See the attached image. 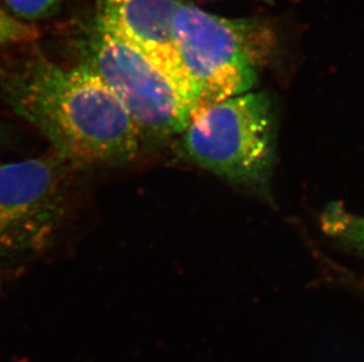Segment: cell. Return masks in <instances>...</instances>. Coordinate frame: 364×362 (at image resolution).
Here are the masks:
<instances>
[{"label":"cell","instance_id":"obj_1","mask_svg":"<svg viewBox=\"0 0 364 362\" xmlns=\"http://www.w3.org/2000/svg\"><path fill=\"white\" fill-rule=\"evenodd\" d=\"M4 92L66 163L82 166L132 160L139 132L121 102L89 66L63 67L36 58L9 75Z\"/></svg>","mask_w":364,"mask_h":362},{"label":"cell","instance_id":"obj_2","mask_svg":"<svg viewBox=\"0 0 364 362\" xmlns=\"http://www.w3.org/2000/svg\"><path fill=\"white\" fill-rule=\"evenodd\" d=\"M176 45L196 91L197 109L250 91L272 50L261 21L228 19L181 1L173 17Z\"/></svg>","mask_w":364,"mask_h":362},{"label":"cell","instance_id":"obj_3","mask_svg":"<svg viewBox=\"0 0 364 362\" xmlns=\"http://www.w3.org/2000/svg\"><path fill=\"white\" fill-rule=\"evenodd\" d=\"M182 134L184 153L197 166L251 190L268 184L276 120L265 93L249 91L198 109Z\"/></svg>","mask_w":364,"mask_h":362},{"label":"cell","instance_id":"obj_4","mask_svg":"<svg viewBox=\"0 0 364 362\" xmlns=\"http://www.w3.org/2000/svg\"><path fill=\"white\" fill-rule=\"evenodd\" d=\"M64 163L55 155L0 166V263L39 253L55 238L66 212Z\"/></svg>","mask_w":364,"mask_h":362},{"label":"cell","instance_id":"obj_5","mask_svg":"<svg viewBox=\"0 0 364 362\" xmlns=\"http://www.w3.org/2000/svg\"><path fill=\"white\" fill-rule=\"evenodd\" d=\"M121 102L139 136L182 133L193 112L168 75L127 41L97 28L89 62Z\"/></svg>","mask_w":364,"mask_h":362},{"label":"cell","instance_id":"obj_6","mask_svg":"<svg viewBox=\"0 0 364 362\" xmlns=\"http://www.w3.org/2000/svg\"><path fill=\"white\" fill-rule=\"evenodd\" d=\"M97 28L127 41L150 59L173 82L191 112L196 91L186 73L173 32L179 0H95Z\"/></svg>","mask_w":364,"mask_h":362},{"label":"cell","instance_id":"obj_7","mask_svg":"<svg viewBox=\"0 0 364 362\" xmlns=\"http://www.w3.org/2000/svg\"><path fill=\"white\" fill-rule=\"evenodd\" d=\"M320 225L328 238L364 259V216L333 202L321 214Z\"/></svg>","mask_w":364,"mask_h":362},{"label":"cell","instance_id":"obj_8","mask_svg":"<svg viewBox=\"0 0 364 362\" xmlns=\"http://www.w3.org/2000/svg\"><path fill=\"white\" fill-rule=\"evenodd\" d=\"M9 10L25 21H37L53 13L62 0H3Z\"/></svg>","mask_w":364,"mask_h":362},{"label":"cell","instance_id":"obj_9","mask_svg":"<svg viewBox=\"0 0 364 362\" xmlns=\"http://www.w3.org/2000/svg\"><path fill=\"white\" fill-rule=\"evenodd\" d=\"M37 30L31 25L18 21L0 7V46L33 40Z\"/></svg>","mask_w":364,"mask_h":362},{"label":"cell","instance_id":"obj_10","mask_svg":"<svg viewBox=\"0 0 364 362\" xmlns=\"http://www.w3.org/2000/svg\"><path fill=\"white\" fill-rule=\"evenodd\" d=\"M261 1H265V3L272 4L277 1V0H261Z\"/></svg>","mask_w":364,"mask_h":362}]
</instances>
